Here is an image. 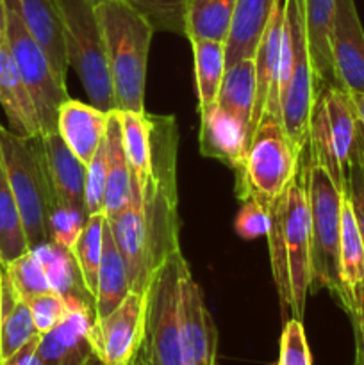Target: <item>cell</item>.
I'll return each instance as SVG.
<instances>
[{
    "mask_svg": "<svg viewBox=\"0 0 364 365\" xmlns=\"http://www.w3.org/2000/svg\"><path fill=\"white\" fill-rule=\"evenodd\" d=\"M152 116V173L143 189L132 182L128 205L109 225L123 255L131 291L146 292L156 271L181 250L177 196L178 130L173 116Z\"/></svg>",
    "mask_w": 364,
    "mask_h": 365,
    "instance_id": "6da1fadb",
    "label": "cell"
},
{
    "mask_svg": "<svg viewBox=\"0 0 364 365\" xmlns=\"http://www.w3.org/2000/svg\"><path fill=\"white\" fill-rule=\"evenodd\" d=\"M95 13L102 31L116 109L146 113V64L156 27L145 14L120 0L95 2Z\"/></svg>",
    "mask_w": 364,
    "mask_h": 365,
    "instance_id": "7a4b0ae2",
    "label": "cell"
},
{
    "mask_svg": "<svg viewBox=\"0 0 364 365\" xmlns=\"http://www.w3.org/2000/svg\"><path fill=\"white\" fill-rule=\"evenodd\" d=\"M0 160L11 185L31 248L49 241V214L54 198L43 155L41 135L21 138L0 123Z\"/></svg>",
    "mask_w": 364,
    "mask_h": 365,
    "instance_id": "3957f363",
    "label": "cell"
},
{
    "mask_svg": "<svg viewBox=\"0 0 364 365\" xmlns=\"http://www.w3.org/2000/svg\"><path fill=\"white\" fill-rule=\"evenodd\" d=\"M300 153L295 152L282 125V118L263 114L253 130L241 166L236 170L239 202L257 200L263 205L285 195L298 171Z\"/></svg>",
    "mask_w": 364,
    "mask_h": 365,
    "instance_id": "277c9868",
    "label": "cell"
},
{
    "mask_svg": "<svg viewBox=\"0 0 364 365\" xmlns=\"http://www.w3.org/2000/svg\"><path fill=\"white\" fill-rule=\"evenodd\" d=\"M307 148V146H305ZM343 195L327 171L307 157V200L310 212V294L327 289L345 307L339 277V237H341Z\"/></svg>",
    "mask_w": 364,
    "mask_h": 365,
    "instance_id": "5b68a950",
    "label": "cell"
},
{
    "mask_svg": "<svg viewBox=\"0 0 364 365\" xmlns=\"http://www.w3.org/2000/svg\"><path fill=\"white\" fill-rule=\"evenodd\" d=\"M64 29L68 66L74 68L91 106L103 113L116 109L95 0H56Z\"/></svg>",
    "mask_w": 364,
    "mask_h": 365,
    "instance_id": "8992f818",
    "label": "cell"
},
{
    "mask_svg": "<svg viewBox=\"0 0 364 365\" xmlns=\"http://www.w3.org/2000/svg\"><path fill=\"white\" fill-rule=\"evenodd\" d=\"M284 241V287L278 294L284 312L302 321L313 285L310 269V212L307 200V148L298 159V171L285 191L282 216Z\"/></svg>",
    "mask_w": 364,
    "mask_h": 365,
    "instance_id": "52a82bcc",
    "label": "cell"
},
{
    "mask_svg": "<svg viewBox=\"0 0 364 365\" xmlns=\"http://www.w3.org/2000/svg\"><path fill=\"white\" fill-rule=\"evenodd\" d=\"M189 269L182 250L175 252L146 289V321L141 355L146 365H182L181 298Z\"/></svg>",
    "mask_w": 364,
    "mask_h": 365,
    "instance_id": "ba28073f",
    "label": "cell"
},
{
    "mask_svg": "<svg viewBox=\"0 0 364 365\" xmlns=\"http://www.w3.org/2000/svg\"><path fill=\"white\" fill-rule=\"evenodd\" d=\"M284 31L289 45V78L282 96V125L295 152L302 153L320 95L307 41L303 0H284Z\"/></svg>",
    "mask_w": 364,
    "mask_h": 365,
    "instance_id": "9c48e42d",
    "label": "cell"
},
{
    "mask_svg": "<svg viewBox=\"0 0 364 365\" xmlns=\"http://www.w3.org/2000/svg\"><path fill=\"white\" fill-rule=\"evenodd\" d=\"M4 7H6V43L36 103L41 134L57 130L59 107L70 98L66 84L57 78L45 50L29 32L21 18L18 0H4Z\"/></svg>",
    "mask_w": 364,
    "mask_h": 365,
    "instance_id": "30bf717a",
    "label": "cell"
},
{
    "mask_svg": "<svg viewBox=\"0 0 364 365\" xmlns=\"http://www.w3.org/2000/svg\"><path fill=\"white\" fill-rule=\"evenodd\" d=\"M146 321V292L131 291L107 316L95 317L89 342L103 365H128L141 351Z\"/></svg>",
    "mask_w": 364,
    "mask_h": 365,
    "instance_id": "8fae6325",
    "label": "cell"
},
{
    "mask_svg": "<svg viewBox=\"0 0 364 365\" xmlns=\"http://www.w3.org/2000/svg\"><path fill=\"white\" fill-rule=\"evenodd\" d=\"M330 48L335 86L364 95V29L355 0H335Z\"/></svg>",
    "mask_w": 364,
    "mask_h": 365,
    "instance_id": "7c38bea8",
    "label": "cell"
},
{
    "mask_svg": "<svg viewBox=\"0 0 364 365\" xmlns=\"http://www.w3.org/2000/svg\"><path fill=\"white\" fill-rule=\"evenodd\" d=\"M181 348L182 365H216V324L191 269L186 271L182 280Z\"/></svg>",
    "mask_w": 364,
    "mask_h": 365,
    "instance_id": "4fadbf2b",
    "label": "cell"
},
{
    "mask_svg": "<svg viewBox=\"0 0 364 365\" xmlns=\"http://www.w3.org/2000/svg\"><path fill=\"white\" fill-rule=\"evenodd\" d=\"M68 302L70 310L66 317L49 334L39 335L43 365H103L89 342V327L95 319V310L79 299Z\"/></svg>",
    "mask_w": 364,
    "mask_h": 365,
    "instance_id": "5bb4252c",
    "label": "cell"
},
{
    "mask_svg": "<svg viewBox=\"0 0 364 365\" xmlns=\"http://www.w3.org/2000/svg\"><path fill=\"white\" fill-rule=\"evenodd\" d=\"M282 36H284V0L277 6L273 18L261 39L253 56L256 63L257 96L252 116V134L263 114L270 113L282 118L280 96H278V68H280Z\"/></svg>",
    "mask_w": 364,
    "mask_h": 365,
    "instance_id": "9a60e30c",
    "label": "cell"
},
{
    "mask_svg": "<svg viewBox=\"0 0 364 365\" xmlns=\"http://www.w3.org/2000/svg\"><path fill=\"white\" fill-rule=\"evenodd\" d=\"M0 106L7 118L9 130L21 138L41 135L38 109L24 77L14 64L6 38L0 43Z\"/></svg>",
    "mask_w": 364,
    "mask_h": 365,
    "instance_id": "2e32d148",
    "label": "cell"
},
{
    "mask_svg": "<svg viewBox=\"0 0 364 365\" xmlns=\"http://www.w3.org/2000/svg\"><path fill=\"white\" fill-rule=\"evenodd\" d=\"M107 120H109V113L96 109L91 103L68 98L59 107L57 132L68 148L88 166L106 139Z\"/></svg>",
    "mask_w": 364,
    "mask_h": 365,
    "instance_id": "e0dca14e",
    "label": "cell"
},
{
    "mask_svg": "<svg viewBox=\"0 0 364 365\" xmlns=\"http://www.w3.org/2000/svg\"><path fill=\"white\" fill-rule=\"evenodd\" d=\"M248 130L232 114L214 106L200 114V153L238 170L248 148Z\"/></svg>",
    "mask_w": 364,
    "mask_h": 365,
    "instance_id": "ac0fdd59",
    "label": "cell"
},
{
    "mask_svg": "<svg viewBox=\"0 0 364 365\" xmlns=\"http://www.w3.org/2000/svg\"><path fill=\"white\" fill-rule=\"evenodd\" d=\"M41 146L56 203L86 207V164L68 148L57 130L41 134Z\"/></svg>",
    "mask_w": 364,
    "mask_h": 365,
    "instance_id": "d6986e66",
    "label": "cell"
},
{
    "mask_svg": "<svg viewBox=\"0 0 364 365\" xmlns=\"http://www.w3.org/2000/svg\"><path fill=\"white\" fill-rule=\"evenodd\" d=\"M280 0H238L225 41L227 66L253 57Z\"/></svg>",
    "mask_w": 364,
    "mask_h": 365,
    "instance_id": "ffe728a7",
    "label": "cell"
},
{
    "mask_svg": "<svg viewBox=\"0 0 364 365\" xmlns=\"http://www.w3.org/2000/svg\"><path fill=\"white\" fill-rule=\"evenodd\" d=\"M21 18L29 32L45 50L57 78L66 84L68 59L64 48V29L56 0H18Z\"/></svg>",
    "mask_w": 364,
    "mask_h": 365,
    "instance_id": "44dd1931",
    "label": "cell"
},
{
    "mask_svg": "<svg viewBox=\"0 0 364 365\" xmlns=\"http://www.w3.org/2000/svg\"><path fill=\"white\" fill-rule=\"evenodd\" d=\"M339 277L345 292V312H355L357 294L364 287V242L350 200L343 198L339 237Z\"/></svg>",
    "mask_w": 364,
    "mask_h": 365,
    "instance_id": "7402d4cb",
    "label": "cell"
},
{
    "mask_svg": "<svg viewBox=\"0 0 364 365\" xmlns=\"http://www.w3.org/2000/svg\"><path fill=\"white\" fill-rule=\"evenodd\" d=\"M334 11L335 0H303L307 41L320 93L328 86H335L330 48Z\"/></svg>",
    "mask_w": 364,
    "mask_h": 365,
    "instance_id": "603a6c76",
    "label": "cell"
},
{
    "mask_svg": "<svg viewBox=\"0 0 364 365\" xmlns=\"http://www.w3.org/2000/svg\"><path fill=\"white\" fill-rule=\"evenodd\" d=\"M131 292L128 267L116 245L109 221L103 225L102 260L98 269V284L95 294V317H103L116 309Z\"/></svg>",
    "mask_w": 364,
    "mask_h": 365,
    "instance_id": "cb8c5ba5",
    "label": "cell"
},
{
    "mask_svg": "<svg viewBox=\"0 0 364 365\" xmlns=\"http://www.w3.org/2000/svg\"><path fill=\"white\" fill-rule=\"evenodd\" d=\"M106 152H107V180L106 196H103V214L107 220L118 216L131 202L132 195V175L125 157L123 143H121L120 121L116 109L109 113L106 132Z\"/></svg>",
    "mask_w": 364,
    "mask_h": 365,
    "instance_id": "d4e9b609",
    "label": "cell"
},
{
    "mask_svg": "<svg viewBox=\"0 0 364 365\" xmlns=\"http://www.w3.org/2000/svg\"><path fill=\"white\" fill-rule=\"evenodd\" d=\"M327 113L328 127H330L332 143H334L335 155L343 171L348 173L357 153V120L350 93L338 86H328L318 95Z\"/></svg>",
    "mask_w": 364,
    "mask_h": 365,
    "instance_id": "484cf974",
    "label": "cell"
},
{
    "mask_svg": "<svg viewBox=\"0 0 364 365\" xmlns=\"http://www.w3.org/2000/svg\"><path fill=\"white\" fill-rule=\"evenodd\" d=\"M256 96L257 82L253 57L241 59L227 66L220 91H218L216 106L241 121L248 130L250 139H252V116L253 107H256Z\"/></svg>",
    "mask_w": 364,
    "mask_h": 365,
    "instance_id": "4316f807",
    "label": "cell"
},
{
    "mask_svg": "<svg viewBox=\"0 0 364 365\" xmlns=\"http://www.w3.org/2000/svg\"><path fill=\"white\" fill-rule=\"evenodd\" d=\"M116 116L132 182L143 189L152 173V116L148 113L118 109Z\"/></svg>",
    "mask_w": 364,
    "mask_h": 365,
    "instance_id": "83f0119b",
    "label": "cell"
},
{
    "mask_svg": "<svg viewBox=\"0 0 364 365\" xmlns=\"http://www.w3.org/2000/svg\"><path fill=\"white\" fill-rule=\"evenodd\" d=\"M31 250H34L38 259L41 260L52 291L59 292L66 299H79L82 303H88L95 310L93 296L86 289L71 250L63 248L52 241H46Z\"/></svg>",
    "mask_w": 364,
    "mask_h": 365,
    "instance_id": "f1b7e54d",
    "label": "cell"
},
{
    "mask_svg": "<svg viewBox=\"0 0 364 365\" xmlns=\"http://www.w3.org/2000/svg\"><path fill=\"white\" fill-rule=\"evenodd\" d=\"M0 280H2L0 349H2L4 360H6L39 334L34 327V319H32L27 299L21 298L16 289L11 285L2 266H0Z\"/></svg>",
    "mask_w": 364,
    "mask_h": 365,
    "instance_id": "f546056e",
    "label": "cell"
},
{
    "mask_svg": "<svg viewBox=\"0 0 364 365\" xmlns=\"http://www.w3.org/2000/svg\"><path fill=\"white\" fill-rule=\"evenodd\" d=\"M238 0H184V36L189 43L200 39L227 41Z\"/></svg>",
    "mask_w": 364,
    "mask_h": 365,
    "instance_id": "4dcf8cb0",
    "label": "cell"
},
{
    "mask_svg": "<svg viewBox=\"0 0 364 365\" xmlns=\"http://www.w3.org/2000/svg\"><path fill=\"white\" fill-rule=\"evenodd\" d=\"M193 66H195L196 96H198V113L203 114L216 106L218 91L227 70L225 43L213 39L193 41Z\"/></svg>",
    "mask_w": 364,
    "mask_h": 365,
    "instance_id": "1f68e13d",
    "label": "cell"
},
{
    "mask_svg": "<svg viewBox=\"0 0 364 365\" xmlns=\"http://www.w3.org/2000/svg\"><path fill=\"white\" fill-rule=\"evenodd\" d=\"M29 250L31 246L25 234L20 207L11 191L0 160V266L6 267Z\"/></svg>",
    "mask_w": 364,
    "mask_h": 365,
    "instance_id": "d6a6232c",
    "label": "cell"
},
{
    "mask_svg": "<svg viewBox=\"0 0 364 365\" xmlns=\"http://www.w3.org/2000/svg\"><path fill=\"white\" fill-rule=\"evenodd\" d=\"M107 217L103 212L91 214L88 217L84 230L79 235L77 242L71 248L79 269H81L82 280H84L86 289L93 296L95 302L96 284H98V269L100 260H102V245H103V225Z\"/></svg>",
    "mask_w": 364,
    "mask_h": 365,
    "instance_id": "836d02e7",
    "label": "cell"
},
{
    "mask_svg": "<svg viewBox=\"0 0 364 365\" xmlns=\"http://www.w3.org/2000/svg\"><path fill=\"white\" fill-rule=\"evenodd\" d=\"M4 271H6L11 285L16 289V292L24 299H31L34 296L43 294V292L52 291L45 267H43L41 260L38 259L34 250H29L16 260L7 264Z\"/></svg>",
    "mask_w": 364,
    "mask_h": 365,
    "instance_id": "e575fe53",
    "label": "cell"
},
{
    "mask_svg": "<svg viewBox=\"0 0 364 365\" xmlns=\"http://www.w3.org/2000/svg\"><path fill=\"white\" fill-rule=\"evenodd\" d=\"M88 209L81 205L68 203H54L49 214V241L71 250L77 242L79 235L88 223Z\"/></svg>",
    "mask_w": 364,
    "mask_h": 365,
    "instance_id": "d590c367",
    "label": "cell"
},
{
    "mask_svg": "<svg viewBox=\"0 0 364 365\" xmlns=\"http://www.w3.org/2000/svg\"><path fill=\"white\" fill-rule=\"evenodd\" d=\"M100 2V0H95ZM145 14L156 31L184 34V0H120Z\"/></svg>",
    "mask_w": 364,
    "mask_h": 365,
    "instance_id": "8d00e7d4",
    "label": "cell"
},
{
    "mask_svg": "<svg viewBox=\"0 0 364 365\" xmlns=\"http://www.w3.org/2000/svg\"><path fill=\"white\" fill-rule=\"evenodd\" d=\"M27 303L31 307L32 319H34V327L39 335L54 330L70 310V302L56 291L34 296V298L27 299Z\"/></svg>",
    "mask_w": 364,
    "mask_h": 365,
    "instance_id": "74e56055",
    "label": "cell"
},
{
    "mask_svg": "<svg viewBox=\"0 0 364 365\" xmlns=\"http://www.w3.org/2000/svg\"><path fill=\"white\" fill-rule=\"evenodd\" d=\"M106 180H107V152L106 139L96 150L93 159L86 166V185L84 198L88 214L103 212V196H106Z\"/></svg>",
    "mask_w": 364,
    "mask_h": 365,
    "instance_id": "f35d334b",
    "label": "cell"
},
{
    "mask_svg": "<svg viewBox=\"0 0 364 365\" xmlns=\"http://www.w3.org/2000/svg\"><path fill=\"white\" fill-rule=\"evenodd\" d=\"M278 365H313L302 321L295 317H291L282 330Z\"/></svg>",
    "mask_w": 364,
    "mask_h": 365,
    "instance_id": "ab89813d",
    "label": "cell"
},
{
    "mask_svg": "<svg viewBox=\"0 0 364 365\" xmlns=\"http://www.w3.org/2000/svg\"><path fill=\"white\" fill-rule=\"evenodd\" d=\"M236 234L239 237L246 239H259L266 237L271 228V216L266 207L257 200H246L243 202L238 216L234 221Z\"/></svg>",
    "mask_w": 364,
    "mask_h": 365,
    "instance_id": "60d3db41",
    "label": "cell"
},
{
    "mask_svg": "<svg viewBox=\"0 0 364 365\" xmlns=\"http://www.w3.org/2000/svg\"><path fill=\"white\" fill-rule=\"evenodd\" d=\"M346 198L352 203L360 237L364 242V166L359 160H353L346 173Z\"/></svg>",
    "mask_w": 364,
    "mask_h": 365,
    "instance_id": "b9f144b4",
    "label": "cell"
},
{
    "mask_svg": "<svg viewBox=\"0 0 364 365\" xmlns=\"http://www.w3.org/2000/svg\"><path fill=\"white\" fill-rule=\"evenodd\" d=\"M4 365H43L41 355H39V335L21 346L9 359L4 360Z\"/></svg>",
    "mask_w": 364,
    "mask_h": 365,
    "instance_id": "7bdbcfd3",
    "label": "cell"
},
{
    "mask_svg": "<svg viewBox=\"0 0 364 365\" xmlns=\"http://www.w3.org/2000/svg\"><path fill=\"white\" fill-rule=\"evenodd\" d=\"M350 317H352L353 330H355V344H357L355 355L359 356L360 362L364 365V287L360 289L359 294H357L355 312H353Z\"/></svg>",
    "mask_w": 364,
    "mask_h": 365,
    "instance_id": "ee69618b",
    "label": "cell"
},
{
    "mask_svg": "<svg viewBox=\"0 0 364 365\" xmlns=\"http://www.w3.org/2000/svg\"><path fill=\"white\" fill-rule=\"evenodd\" d=\"M353 160H359L364 166V125L360 121L357 125V153Z\"/></svg>",
    "mask_w": 364,
    "mask_h": 365,
    "instance_id": "f6af8a7d",
    "label": "cell"
},
{
    "mask_svg": "<svg viewBox=\"0 0 364 365\" xmlns=\"http://www.w3.org/2000/svg\"><path fill=\"white\" fill-rule=\"evenodd\" d=\"M350 98H352L357 120L364 125V95H359V93H350Z\"/></svg>",
    "mask_w": 364,
    "mask_h": 365,
    "instance_id": "bcb514c9",
    "label": "cell"
},
{
    "mask_svg": "<svg viewBox=\"0 0 364 365\" xmlns=\"http://www.w3.org/2000/svg\"><path fill=\"white\" fill-rule=\"evenodd\" d=\"M6 38V7H4V0H0V43Z\"/></svg>",
    "mask_w": 364,
    "mask_h": 365,
    "instance_id": "7dc6e473",
    "label": "cell"
},
{
    "mask_svg": "<svg viewBox=\"0 0 364 365\" xmlns=\"http://www.w3.org/2000/svg\"><path fill=\"white\" fill-rule=\"evenodd\" d=\"M128 365H146V362H145V359H143V355H141V351L138 353V355H136V359L132 360L131 364Z\"/></svg>",
    "mask_w": 364,
    "mask_h": 365,
    "instance_id": "c3c4849f",
    "label": "cell"
},
{
    "mask_svg": "<svg viewBox=\"0 0 364 365\" xmlns=\"http://www.w3.org/2000/svg\"><path fill=\"white\" fill-rule=\"evenodd\" d=\"M0 319H2V280H0Z\"/></svg>",
    "mask_w": 364,
    "mask_h": 365,
    "instance_id": "681fc988",
    "label": "cell"
},
{
    "mask_svg": "<svg viewBox=\"0 0 364 365\" xmlns=\"http://www.w3.org/2000/svg\"><path fill=\"white\" fill-rule=\"evenodd\" d=\"M353 365H363V362H360V359L357 355H355V364H353Z\"/></svg>",
    "mask_w": 364,
    "mask_h": 365,
    "instance_id": "f907efd6",
    "label": "cell"
},
{
    "mask_svg": "<svg viewBox=\"0 0 364 365\" xmlns=\"http://www.w3.org/2000/svg\"><path fill=\"white\" fill-rule=\"evenodd\" d=\"M0 365H4V355H2V349H0Z\"/></svg>",
    "mask_w": 364,
    "mask_h": 365,
    "instance_id": "816d5d0a",
    "label": "cell"
}]
</instances>
